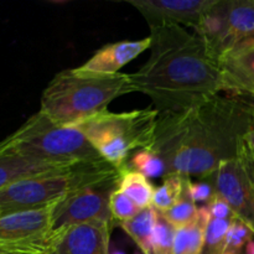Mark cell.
I'll list each match as a JSON object with an SVG mask.
<instances>
[{"mask_svg":"<svg viewBox=\"0 0 254 254\" xmlns=\"http://www.w3.org/2000/svg\"><path fill=\"white\" fill-rule=\"evenodd\" d=\"M248 121V99L217 94L186 112L160 114L148 150L164 161V176L205 178L240 158Z\"/></svg>","mask_w":254,"mask_h":254,"instance_id":"1","label":"cell"},{"mask_svg":"<svg viewBox=\"0 0 254 254\" xmlns=\"http://www.w3.org/2000/svg\"><path fill=\"white\" fill-rule=\"evenodd\" d=\"M150 57L129 77L159 113L186 112L222 92L218 62L195 32L165 24L150 27Z\"/></svg>","mask_w":254,"mask_h":254,"instance_id":"2","label":"cell"},{"mask_svg":"<svg viewBox=\"0 0 254 254\" xmlns=\"http://www.w3.org/2000/svg\"><path fill=\"white\" fill-rule=\"evenodd\" d=\"M131 92L129 73L97 74L64 69L45 88L40 112L60 126L73 127L106 111L112 101Z\"/></svg>","mask_w":254,"mask_h":254,"instance_id":"3","label":"cell"},{"mask_svg":"<svg viewBox=\"0 0 254 254\" xmlns=\"http://www.w3.org/2000/svg\"><path fill=\"white\" fill-rule=\"evenodd\" d=\"M0 146L10 153L55 165L74 166L104 160L81 130L60 126L40 111L0 141Z\"/></svg>","mask_w":254,"mask_h":254,"instance_id":"4","label":"cell"},{"mask_svg":"<svg viewBox=\"0 0 254 254\" xmlns=\"http://www.w3.org/2000/svg\"><path fill=\"white\" fill-rule=\"evenodd\" d=\"M160 116L156 109L145 108L113 113L108 109L74 124L99 155L119 170L141 149H150Z\"/></svg>","mask_w":254,"mask_h":254,"instance_id":"5","label":"cell"},{"mask_svg":"<svg viewBox=\"0 0 254 254\" xmlns=\"http://www.w3.org/2000/svg\"><path fill=\"white\" fill-rule=\"evenodd\" d=\"M119 169L106 160L79 164L64 173L15 181L0 189V217L57 203L78 186L104 178Z\"/></svg>","mask_w":254,"mask_h":254,"instance_id":"6","label":"cell"},{"mask_svg":"<svg viewBox=\"0 0 254 254\" xmlns=\"http://www.w3.org/2000/svg\"><path fill=\"white\" fill-rule=\"evenodd\" d=\"M123 170L73 189L57 202L52 217V232L87 222H114L111 213V195L119 188Z\"/></svg>","mask_w":254,"mask_h":254,"instance_id":"7","label":"cell"},{"mask_svg":"<svg viewBox=\"0 0 254 254\" xmlns=\"http://www.w3.org/2000/svg\"><path fill=\"white\" fill-rule=\"evenodd\" d=\"M202 179L227 201L233 216L254 235V174L250 166L241 158L231 159Z\"/></svg>","mask_w":254,"mask_h":254,"instance_id":"8","label":"cell"},{"mask_svg":"<svg viewBox=\"0 0 254 254\" xmlns=\"http://www.w3.org/2000/svg\"><path fill=\"white\" fill-rule=\"evenodd\" d=\"M116 223L87 222L52 232L44 254H109L111 232Z\"/></svg>","mask_w":254,"mask_h":254,"instance_id":"9","label":"cell"},{"mask_svg":"<svg viewBox=\"0 0 254 254\" xmlns=\"http://www.w3.org/2000/svg\"><path fill=\"white\" fill-rule=\"evenodd\" d=\"M216 0H128L149 24V27L165 24L188 26L195 30L201 17Z\"/></svg>","mask_w":254,"mask_h":254,"instance_id":"10","label":"cell"},{"mask_svg":"<svg viewBox=\"0 0 254 254\" xmlns=\"http://www.w3.org/2000/svg\"><path fill=\"white\" fill-rule=\"evenodd\" d=\"M56 205L0 217V242L45 248L52 235V217Z\"/></svg>","mask_w":254,"mask_h":254,"instance_id":"11","label":"cell"},{"mask_svg":"<svg viewBox=\"0 0 254 254\" xmlns=\"http://www.w3.org/2000/svg\"><path fill=\"white\" fill-rule=\"evenodd\" d=\"M150 36L141 40H133V41L126 40V41L108 44L99 49L82 66L77 67V69L86 73L117 74L119 73L122 67L133 61L145 50L150 49Z\"/></svg>","mask_w":254,"mask_h":254,"instance_id":"12","label":"cell"},{"mask_svg":"<svg viewBox=\"0 0 254 254\" xmlns=\"http://www.w3.org/2000/svg\"><path fill=\"white\" fill-rule=\"evenodd\" d=\"M222 91L238 98L254 99V47L233 52L218 61Z\"/></svg>","mask_w":254,"mask_h":254,"instance_id":"13","label":"cell"},{"mask_svg":"<svg viewBox=\"0 0 254 254\" xmlns=\"http://www.w3.org/2000/svg\"><path fill=\"white\" fill-rule=\"evenodd\" d=\"M74 166L55 165V164L34 160L19 154L10 153L0 146V189L22 179L47 175V174L64 173L71 170Z\"/></svg>","mask_w":254,"mask_h":254,"instance_id":"14","label":"cell"},{"mask_svg":"<svg viewBox=\"0 0 254 254\" xmlns=\"http://www.w3.org/2000/svg\"><path fill=\"white\" fill-rule=\"evenodd\" d=\"M211 215L207 207L198 208L197 216L190 225L176 228L174 254H203L205 237Z\"/></svg>","mask_w":254,"mask_h":254,"instance_id":"15","label":"cell"},{"mask_svg":"<svg viewBox=\"0 0 254 254\" xmlns=\"http://www.w3.org/2000/svg\"><path fill=\"white\" fill-rule=\"evenodd\" d=\"M159 212L153 207L143 208L131 220L119 223L124 232L135 242L141 253L151 254V241Z\"/></svg>","mask_w":254,"mask_h":254,"instance_id":"16","label":"cell"},{"mask_svg":"<svg viewBox=\"0 0 254 254\" xmlns=\"http://www.w3.org/2000/svg\"><path fill=\"white\" fill-rule=\"evenodd\" d=\"M118 189L126 193L140 210L149 207L153 203L155 188L149 183L148 178L129 166L122 171Z\"/></svg>","mask_w":254,"mask_h":254,"instance_id":"17","label":"cell"},{"mask_svg":"<svg viewBox=\"0 0 254 254\" xmlns=\"http://www.w3.org/2000/svg\"><path fill=\"white\" fill-rule=\"evenodd\" d=\"M188 178L189 176L183 175L164 176L163 184L155 188V191H154L151 206L160 213L170 210L180 198Z\"/></svg>","mask_w":254,"mask_h":254,"instance_id":"18","label":"cell"},{"mask_svg":"<svg viewBox=\"0 0 254 254\" xmlns=\"http://www.w3.org/2000/svg\"><path fill=\"white\" fill-rule=\"evenodd\" d=\"M190 180L191 178H188L185 186H184L183 193H181L178 202H176L170 210L166 211V212H159L175 228H181L190 225V223L195 220L196 216H197L198 208L197 206H196L195 201L191 197L190 191H189V183H190Z\"/></svg>","mask_w":254,"mask_h":254,"instance_id":"19","label":"cell"},{"mask_svg":"<svg viewBox=\"0 0 254 254\" xmlns=\"http://www.w3.org/2000/svg\"><path fill=\"white\" fill-rule=\"evenodd\" d=\"M128 166L138 173L143 174L145 178L154 179L165 175L164 161L153 151L141 149L134 153L129 159Z\"/></svg>","mask_w":254,"mask_h":254,"instance_id":"20","label":"cell"},{"mask_svg":"<svg viewBox=\"0 0 254 254\" xmlns=\"http://www.w3.org/2000/svg\"><path fill=\"white\" fill-rule=\"evenodd\" d=\"M230 220H217L211 218L208 223L207 231L205 237V247L203 254H223L226 248V240H227L228 228H230Z\"/></svg>","mask_w":254,"mask_h":254,"instance_id":"21","label":"cell"},{"mask_svg":"<svg viewBox=\"0 0 254 254\" xmlns=\"http://www.w3.org/2000/svg\"><path fill=\"white\" fill-rule=\"evenodd\" d=\"M176 228L159 213L151 241V254H174Z\"/></svg>","mask_w":254,"mask_h":254,"instance_id":"22","label":"cell"},{"mask_svg":"<svg viewBox=\"0 0 254 254\" xmlns=\"http://www.w3.org/2000/svg\"><path fill=\"white\" fill-rule=\"evenodd\" d=\"M253 236L251 228L233 216L228 228L225 252L241 254L243 248H246V246L252 241Z\"/></svg>","mask_w":254,"mask_h":254,"instance_id":"23","label":"cell"},{"mask_svg":"<svg viewBox=\"0 0 254 254\" xmlns=\"http://www.w3.org/2000/svg\"><path fill=\"white\" fill-rule=\"evenodd\" d=\"M109 206H111L112 217H113L114 222L118 223V225L122 222H126V221L131 220L140 211V208L126 193L122 192L119 189H117L111 195Z\"/></svg>","mask_w":254,"mask_h":254,"instance_id":"24","label":"cell"},{"mask_svg":"<svg viewBox=\"0 0 254 254\" xmlns=\"http://www.w3.org/2000/svg\"><path fill=\"white\" fill-rule=\"evenodd\" d=\"M250 107V121H248L247 130L242 139V150L240 158L250 166L254 174V102L248 99Z\"/></svg>","mask_w":254,"mask_h":254,"instance_id":"25","label":"cell"},{"mask_svg":"<svg viewBox=\"0 0 254 254\" xmlns=\"http://www.w3.org/2000/svg\"><path fill=\"white\" fill-rule=\"evenodd\" d=\"M207 210L210 212L211 218H217V220H230L233 217L232 210L227 201L213 191V195L210 200L207 201Z\"/></svg>","mask_w":254,"mask_h":254,"instance_id":"26","label":"cell"},{"mask_svg":"<svg viewBox=\"0 0 254 254\" xmlns=\"http://www.w3.org/2000/svg\"><path fill=\"white\" fill-rule=\"evenodd\" d=\"M44 251L40 246L0 242V254H44Z\"/></svg>","mask_w":254,"mask_h":254,"instance_id":"27","label":"cell"},{"mask_svg":"<svg viewBox=\"0 0 254 254\" xmlns=\"http://www.w3.org/2000/svg\"><path fill=\"white\" fill-rule=\"evenodd\" d=\"M189 191L195 202L197 201H208L213 195L212 186L208 183L203 181V183H192L190 180L189 183Z\"/></svg>","mask_w":254,"mask_h":254,"instance_id":"28","label":"cell"},{"mask_svg":"<svg viewBox=\"0 0 254 254\" xmlns=\"http://www.w3.org/2000/svg\"><path fill=\"white\" fill-rule=\"evenodd\" d=\"M246 254H254V241H251V242L246 246Z\"/></svg>","mask_w":254,"mask_h":254,"instance_id":"29","label":"cell"},{"mask_svg":"<svg viewBox=\"0 0 254 254\" xmlns=\"http://www.w3.org/2000/svg\"><path fill=\"white\" fill-rule=\"evenodd\" d=\"M109 254H126L124 252H122V251H114V252L109 253Z\"/></svg>","mask_w":254,"mask_h":254,"instance_id":"30","label":"cell"},{"mask_svg":"<svg viewBox=\"0 0 254 254\" xmlns=\"http://www.w3.org/2000/svg\"><path fill=\"white\" fill-rule=\"evenodd\" d=\"M134 254H144V253H141V252H136V253H134Z\"/></svg>","mask_w":254,"mask_h":254,"instance_id":"31","label":"cell"},{"mask_svg":"<svg viewBox=\"0 0 254 254\" xmlns=\"http://www.w3.org/2000/svg\"><path fill=\"white\" fill-rule=\"evenodd\" d=\"M223 254H233V253H228V252H225Z\"/></svg>","mask_w":254,"mask_h":254,"instance_id":"32","label":"cell"}]
</instances>
